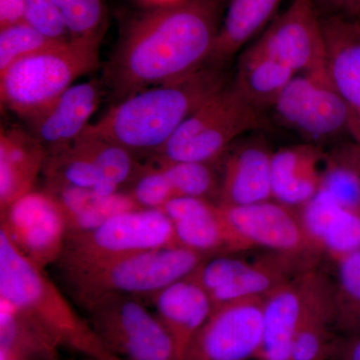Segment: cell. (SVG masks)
<instances>
[{"mask_svg":"<svg viewBox=\"0 0 360 360\" xmlns=\"http://www.w3.org/2000/svg\"><path fill=\"white\" fill-rule=\"evenodd\" d=\"M267 127L264 111L255 108L231 80L189 116L149 160L153 163H217L239 137Z\"/></svg>","mask_w":360,"mask_h":360,"instance_id":"8992f818","label":"cell"},{"mask_svg":"<svg viewBox=\"0 0 360 360\" xmlns=\"http://www.w3.org/2000/svg\"><path fill=\"white\" fill-rule=\"evenodd\" d=\"M297 73L251 45L239 58L232 82L258 110H271Z\"/></svg>","mask_w":360,"mask_h":360,"instance_id":"d4e9b609","label":"cell"},{"mask_svg":"<svg viewBox=\"0 0 360 360\" xmlns=\"http://www.w3.org/2000/svg\"><path fill=\"white\" fill-rule=\"evenodd\" d=\"M44 191L60 206L68 234L91 231L118 213L141 208L127 193L104 196L91 189L49 186Z\"/></svg>","mask_w":360,"mask_h":360,"instance_id":"cb8c5ba5","label":"cell"},{"mask_svg":"<svg viewBox=\"0 0 360 360\" xmlns=\"http://www.w3.org/2000/svg\"><path fill=\"white\" fill-rule=\"evenodd\" d=\"M229 0H177L153 6L130 23L104 68L115 104L207 65Z\"/></svg>","mask_w":360,"mask_h":360,"instance_id":"6da1fadb","label":"cell"},{"mask_svg":"<svg viewBox=\"0 0 360 360\" xmlns=\"http://www.w3.org/2000/svg\"><path fill=\"white\" fill-rule=\"evenodd\" d=\"M271 110L277 122L307 143L324 148L349 134L347 108L328 75H296Z\"/></svg>","mask_w":360,"mask_h":360,"instance_id":"9c48e42d","label":"cell"},{"mask_svg":"<svg viewBox=\"0 0 360 360\" xmlns=\"http://www.w3.org/2000/svg\"><path fill=\"white\" fill-rule=\"evenodd\" d=\"M319 257L269 250L248 264L224 288L210 296L213 307L243 298L266 297L296 277L316 269Z\"/></svg>","mask_w":360,"mask_h":360,"instance_id":"d6986e66","label":"cell"},{"mask_svg":"<svg viewBox=\"0 0 360 360\" xmlns=\"http://www.w3.org/2000/svg\"><path fill=\"white\" fill-rule=\"evenodd\" d=\"M13 245L41 269L56 264L65 250V219L46 191L25 194L1 212V227Z\"/></svg>","mask_w":360,"mask_h":360,"instance_id":"8fae6325","label":"cell"},{"mask_svg":"<svg viewBox=\"0 0 360 360\" xmlns=\"http://www.w3.org/2000/svg\"><path fill=\"white\" fill-rule=\"evenodd\" d=\"M229 82L225 66L206 65L182 79L142 90L113 104L84 134L120 144L137 158H151Z\"/></svg>","mask_w":360,"mask_h":360,"instance_id":"7a4b0ae2","label":"cell"},{"mask_svg":"<svg viewBox=\"0 0 360 360\" xmlns=\"http://www.w3.org/2000/svg\"><path fill=\"white\" fill-rule=\"evenodd\" d=\"M210 257L174 245L59 272L73 300L85 309L105 295H153L191 276Z\"/></svg>","mask_w":360,"mask_h":360,"instance_id":"277c9868","label":"cell"},{"mask_svg":"<svg viewBox=\"0 0 360 360\" xmlns=\"http://www.w3.org/2000/svg\"><path fill=\"white\" fill-rule=\"evenodd\" d=\"M335 288V326L340 335H360V251L338 260Z\"/></svg>","mask_w":360,"mask_h":360,"instance_id":"4dcf8cb0","label":"cell"},{"mask_svg":"<svg viewBox=\"0 0 360 360\" xmlns=\"http://www.w3.org/2000/svg\"><path fill=\"white\" fill-rule=\"evenodd\" d=\"M252 45L297 75H328L326 39L314 0H291Z\"/></svg>","mask_w":360,"mask_h":360,"instance_id":"7c38bea8","label":"cell"},{"mask_svg":"<svg viewBox=\"0 0 360 360\" xmlns=\"http://www.w3.org/2000/svg\"><path fill=\"white\" fill-rule=\"evenodd\" d=\"M25 22L45 37L56 40L71 39L60 13L51 0H25Z\"/></svg>","mask_w":360,"mask_h":360,"instance_id":"d590c367","label":"cell"},{"mask_svg":"<svg viewBox=\"0 0 360 360\" xmlns=\"http://www.w3.org/2000/svg\"><path fill=\"white\" fill-rule=\"evenodd\" d=\"M146 4H150L151 6H162V4H172V2L177 1V0H141Z\"/></svg>","mask_w":360,"mask_h":360,"instance_id":"ab89813d","label":"cell"},{"mask_svg":"<svg viewBox=\"0 0 360 360\" xmlns=\"http://www.w3.org/2000/svg\"><path fill=\"white\" fill-rule=\"evenodd\" d=\"M0 298L11 302L44 328L59 347L90 360H120L110 354L86 317L47 276L28 260L0 229Z\"/></svg>","mask_w":360,"mask_h":360,"instance_id":"3957f363","label":"cell"},{"mask_svg":"<svg viewBox=\"0 0 360 360\" xmlns=\"http://www.w3.org/2000/svg\"><path fill=\"white\" fill-rule=\"evenodd\" d=\"M153 165H158L165 172L176 198L186 196L208 200L219 198L221 177L219 179L215 170L217 163L179 161Z\"/></svg>","mask_w":360,"mask_h":360,"instance_id":"1f68e13d","label":"cell"},{"mask_svg":"<svg viewBox=\"0 0 360 360\" xmlns=\"http://www.w3.org/2000/svg\"><path fill=\"white\" fill-rule=\"evenodd\" d=\"M58 41L63 40L49 39L27 22L0 28V72L15 61L49 49Z\"/></svg>","mask_w":360,"mask_h":360,"instance_id":"836d02e7","label":"cell"},{"mask_svg":"<svg viewBox=\"0 0 360 360\" xmlns=\"http://www.w3.org/2000/svg\"><path fill=\"white\" fill-rule=\"evenodd\" d=\"M25 0H0V28L25 22Z\"/></svg>","mask_w":360,"mask_h":360,"instance_id":"f35d334b","label":"cell"},{"mask_svg":"<svg viewBox=\"0 0 360 360\" xmlns=\"http://www.w3.org/2000/svg\"><path fill=\"white\" fill-rule=\"evenodd\" d=\"M281 0H229L207 65L225 66L276 13Z\"/></svg>","mask_w":360,"mask_h":360,"instance_id":"4316f807","label":"cell"},{"mask_svg":"<svg viewBox=\"0 0 360 360\" xmlns=\"http://www.w3.org/2000/svg\"><path fill=\"white\" fill-rule=\"evenodd\" d=\"M105 94L101 79L73 84L51 105L28 118V132L47 155L72 146L90 124Z\"/></svg>","mask_w":360,"mask_h":360,"instance_id":"2e32d148","label":"cell"},{"mask_svg":"<svg viewBox=\"0 0 360 360\" xmlns=\"http://www.w3.org/2000/svg\"><path fill=\"white\" fill-rule=\"evenodd\" d=\"M177 245L174 225L161 210L118 213L91 231L66 236L59 271L84 269L165 246Z\"/></svg>","mask_w":360,"mask_h":360,"instance_id":"52a82bcc","label":"cell"},{"mask_svg":"<svg viewBox=\"0 0 360 360\" xmlns=\"http://www.w3.org/2000/svg\"><path fill=\"white\" fill-rule=\"evenodd\" d=\"M329 82L347 108L348 131L360 144V25L342 16H321Z\"/></svg>","mask_w":360,"mask_h":360,"instance_id":"e0dca14e","label":"cell"},{"mask_svg":"<svg viewBox=\"0 0 360 360\" xmlns=\"http://www.w3.org/2000/svg\"><path fill=\"white\" fill-rule=\"evenodd\" d=\"M150 297L156 316L174 340L180 360L189 341L212 312L210 297L191 276L175 281Z\"/></svg>","mask_w":360,"mask_h":360,"instance_id":"7402d4cb","label":"cell"},{"mask_svg":"<svg viewBox=\"0 0 360 360\" xmlns=\"http://www.w3.org/2000/svg\"><path fill=\"white\" fill-rule=\"evenodd\" d=\"M357 20V22H359V25H360V13H359V18H357V20Z\"/></svg>","mask_w":360,"mask_h":360,"instance_id":"60d3db41","label":"cell"},{"mask_svg":"<svg viewBox=\"0 0 360 360\" xmlns=\"http://www.w3.org/2000/svg\"><path fill=\"white\" fill-rule=\"evenodd\" d=\"M161 210L174 225L177 245L208 257L251 250L217 202L179 196L168 201Z\"/></svg>","mask_w":360,"mask_h":360,"instance_id":"9a60e30c","label":"cell"},{"mask_svg":"<svg viewBox=\"0 0 360 360\" xmlns=\"http://www.w3.org/2000/svg\"><path fill=\"white\" fill-rule=\"evenodd\" d=\"M321 16H342L356 20L360 13V0H314Z\"/></svg>","mask_w":360,"mask_h":360,"instance_id":"8d00e7d4","label":"cell"},{"mask_svg":"<svg viewBox=\"0 0 360 360\" xmlns=\"http://www.w3.org/2000/svg\"><path fill=\"white\" fill-rule=\"evenodd\" d=\"M47 153L28 130L1 129L0 135V212L32 193L42 174Z\"/></svg>","mask_w":360,"mask_h":360,"instance_id":"603a6c76","label":"cell"},{"mask_svg":"<svg viewBox=\"0 0 360 360\" xmlns=\"http://www.w3.org/2000/svg\"><path fill=\"white\" fill-rule=\"evenodd\" d=\"M264 300L243 298L213 307L180 360L257 359L264 336Z\"/></svg>","mask_w":360,"mask_h":360,"instance_id":"30bf717a","label":"cell"},{"mask_svg":"<svg viewBox=\"0 0 360 360\" xmlns=\"http://www.w3.org/2000/svg\"><path fill=\"white\" fill-rule=\"evenodd\" d=\"M127 193L139 207L148 210H161L176 198L165 172L156 165H142Z\"/></svg>","mask_w":360,"mask_h":360,"instance_id":"e575fe53","label":"cell"},{"mask_svg":"<svg viewBox=\"0 0 360 360\" xmlns=\"http://www.w3.org/2000/svg\"><path fill=\"white\" fill-rule=\"evenodd\" d=\"M103 39L63 40L15 61L0 72L2 105L25 120L37 115L77 78L98 68Z\"/></svg>","mask_w":360,"mask_h":360,"instance_id":"5b68a950","label":"cell"},{"mask_svg":"<svg viewBox=\"0 0 360 360\" xmlns=\"http://www.w3.org/2000/svg\"><path fill=\"white\" fill-rule=\"evenodd\" d=\"M338 338L335 288L330 278L309 305L296 330L290 360H329Z\"/></svg>","mask_w":360,"mask_h":360,"instance_id":"83f0119b","label":"cell"},{"mask_svg":"<svg viewBox=\"0 0 360 360\" xmlns=\"http://www.w3.org/2000/svg\"><path fill=\"white\" fill-rule=\"evenodd\" d=\"M84 310L96 338L118 359L179 360L169 333L136 296L105 295Z\"/></svg>","mask_w":360,"mask_h":360,"instance_id":"ba28073f","label":"cell"},{"mask_svg":"<svg viewBox=\"0 0 360 360\" xmlns=\"http://www.w3.org/2000/svg\"><path fill=\"white\" fill-rule=\"evenodd\" d=\"M329 277L314 269L265 297L264 336L258 360H290L296 330Z\"/></svg>","mask_w":360,"mask_h":360,"instance_id":"4fadbf2b","label":"cell"},{"mask_svg":"<svg viewBox=\"0 0 360 360\" xmlns=\"http://www.w3.org/2000/svg\"><path fill=\"white\" fill-rule=\"evenodd\" d=\"M60 349L32 317L0 298V359L58 360Z\"/></svg>","mask_w":360,"mask_h":360,"instance_id":"484cf974","label":"cell"},{"mask_svg":"<svg viewBox=\"0 0 360 360\" xmlns=\"http://www.w3.org/2000/svg\"><path fill=\"white\" fill-rule=\"evenodd\" d=\"M77 141L84 144L96 163L98 184L94 191L101 195L122 193L123 187H129L142 167L136 155L115 142L87 134H82Z\"/></svg>","mask_w":360,"mask_h":360,"instance_id":"f546056e","label":"cell"},{"mask_svg":"<svg viewBox=\"0 0 360 360\" xmlns=\"http://www.w3.org/2000/svg\"><path fill=\"white\" fill-rule=\"evenodd\" d=\"M71 39L103 37L108 27L105 0H51Z\"/></svg>","mask_w":360,"mask_h":360,"instance_id":"d6a6232c","label":"cell"},{"mask_svg":"<svg viewBox=\"0 0 360 360\" xmlns=\"http://www.w3.org/2000/svg\"><path fill=\"white\" fill-rule=\"evenodd\" d=\"M298 212L307 238L321 255L338 262L360 251V213L343 207L322 191Z\"/></svg>","mask_w":360,"mask_h":360,"instance_id":"ffe728a7","label":"cell"},{"mask_svg":"<svg viewBox=\"0 0 360 360\" xmlns=\"http://www.w3.org/2000/svg\"><path fill=\"white\" fill-rule=\"evenodd\" d=\"M329 360H360V335H338Z\"/></svg>","mask_w":360,"mask_h":360,"instance_id":"74e56055","label":"cell"},{"mask_svg":"<svg viewBox=\"0 0 360 360\" xmlns=\"http://www.w3.org/2000/svg\"><path fill=\"white\" fill-rule=\"evenodd\" d=\"M221 206L225 217L251 248L321 257L303 229L298 208L274 200L243 206Z\"/></svg>","mask_w":360,"mask_h":360,"instance_id":"5bb4252c","label":"cell"},{"mask_svg":"<svg viewBox=\"0 0 360 360\" xmlns=\"http://www.w3.org/2000/svg\"><path fill=\"white\" fill-rule=\"evenodd\" d=\"M321 191L343 207L360 213V144L338 142L326 151Z\"/></svg>","mask_w":360,"mask_h":360,"instance_id":"f1b7e54d","label":"cell"},{"mask_svg":"<svg viewBox=\"0 0 360 360\" xmlns=\"http://www.w3.org/2000/svg\"><path fill=\"white\" fill-rule=\"evenodd\" d=\"M326 150L304 143L274 151L271 163L272 200L300 208L321 191Z\"/></svg>","mask_w":360,"mask_h":360,"instance_id":"44dd1931","label":"cell"},{"mask_svg":"<svg viewBox=\"0 0 360 360\" xmlns=\"http://www.w3.org/2000/svg\"><path fill=\"white\" fill-rule=\"evenodd\" d=\"M234 143L224 158L217 203L243 206L272 200L271 163L274 151L267 139L262 134H251L240 139L238 144Z\"/></svg>","mask_w":360,"mask_h":360,"instance_id":"ac0fdd59","label":"cell"},{"mask_svg":"<svg viewBox=\"0 0 360 360\" xmlns=\"http://www.w3.org/2000/svg\"><path fill=\"white\" fill-rule=\"evenodd\" d=\"M0 360H9V359H0Z\"/></svg>","mask_w":360,"mask_h":360,"instance_id":"b9f144b4","label":"cell"}]
</instances>
